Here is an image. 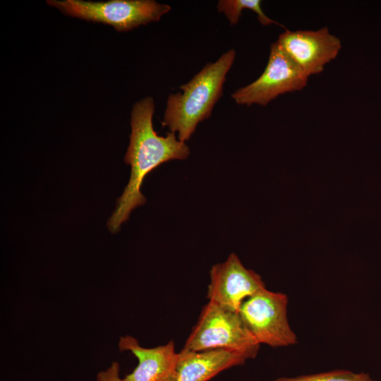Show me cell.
<instances>
[{"label":"cell","instance_id":"obj_10","mask_svg":"<svg viewBox=\"0 0 381 381\" xmlns=\"http://www.w3.org/2000/svg\"><path fill=\"white\" fill-rule=\"evenodd\" d=\"M251 358L234 350L215 349L179 353L177 381H208L220 372L243 365Z\"/></svg>","mask_w":381,"mask_h":381},{"label":"cell","instance_id":"obj_8","mask_svg":"<svg viewBox=\"0 0 381 381\" xmlns=\"http://www.w3.org/2000/svg\"><path fill=\"white\" fill-rule=\"evenodd\" d=\"M308 78L322 72L338 55L341 43L327 27L318 30H286L275 42Z\"/></svg>","mask_w":381,"mask_h":381},{"label":"cell","instance_id":"obj_4","mask_svg":"<svg viewBox=\"0 0 381 381\" xmlns=\"http://www.w3.org/2000/svg\"><path fill=\"white\" fill-rule=\"evenodd\" d=\"M47 4L64 14L88 21L110 25L118 32L129 31L158 21L171 10L168 4L154 0H48Z\"/></svg>","mask_w":381,"mask_h":381},{"label":"cell","instance_id":"obj_13","mask_svg":"<svg viewBox=\"0 0 381 381\" xmlns=\"http://www.w3.org/2000/svg\"><path fill=\"white\" fill-rule=\"evenodd\" d=\"M97 381H123L119 375V363L114 361L107 369L98 373Z\"/></svg>","mask_w":381,"mask_h":381},{"label":"cell","instance_id":"obj_9","mask_svg":"<svg viewBox=\"0 0 381 381\" xmlns=\"http://www.w3.org/2000/svg\"><path fill=\"white\" fill-rule=\"evenodd\" d=\"M119 348L128 351L138 359V365L123 381H177L179 353L174 341L153 348L142 346L129 335L120 337Z\"/></svg>","mask_w":381,"mask_h":381},{"label":"cell","instance_id":"obj_1","mask_svg":"<svg viewBox=\"0 0 381 381\" xmlns=\"http://www.w3.org/2000/svg\"><path fill=\"white\" fill-rule=\"evenodd\" d=\"M154 99L147 97L133 107L131 116V133L124 161L131 167V177L114 212L108 222L109 229L116 232L133 210L145 202L140 187L146 175L161 164L173 159H185L190 149L169 132L165 137L154 131L152 116Z\"/></svg>","mask_w":381,"mask_h":381},{"label":"cell","instance_id":"obj_12","mask_svg":"<svg viewBox=\"0 0 381 381\" xmlns=\"http://www.w3.org/2000/svg\"><path fill=\"white\" fill-rule=\"evenodd\" d=\"M368 373H354L346 370L305 375L297 377H282L273 381H373Z\"/></svg>","mask_w":381,"mask_h":381},{"label":"cell","instance_id":"obj_7","mask_svg":"<svg viewBox=\"0 0 381 381\" xmlns=\"http://www.w3.org/2000/svg\"><path fill=\"white\" fill-rule=\"evenodd\" d=\"M208 301L238 312L245 300L266 288L261 277L247 269L235 253L213 265L210 272Z\"/></svg>","mask_w":381,"mask_h":381},{"label":"cell","instance_id":"obj_14","mask_svg":"<svg viewBox=\"0 0 381 381\" xmlns=\"http://www.w3.org/2000/svg\"><path fill=\"white\" fill-rule=\"evenodd\" d=\"M373 381H375V380H373Z\"/></svg>","mask_w":381,"mask_h":381},{"label":"cell","instance_id":"obj_2","mask_svg":"<svg viewBox=\"0 0 381 381\" xmlns=\"http://www.w3.org/2000/svg\"><path fill=\"white\" fill-rule=\"evenodd\" d=\"M236 58L231 49L215 62L207 64L179 89L182 92L170 94L162 121L172 133H177L181 142L188 140L198 124L208 119L213 107L222 95L226 75Z\"/></svg>","mask_w":381,"mask_h":381},{"label":"cell","instance_id":"obj_5","mask_svg":"<svg viewBox=\"0 0 381 381\" xmlns=\"http://www.w3.org/2000/svg\"><path fill=\"white\" fill-rule=\"evenodd\" d=\"M287 306L286 294L265 288L245 300L238 312L260 344L284 347L297 342L289 323Z\"/></svg>","mask_w":381,"mask_h":381},{"label":"cell","instance_id":"obj_11","mask_svg":"<svg viewBox=\"0 0 381 381\" xmlns=\"http://www.w3.org/2000/svg\"><path fill=\"white\" fill-rule=\"evenodd\" d=\"M244 9L254 11L257 14L259 22L263 25L274 23L286 29L284 26L265 14L260 0H219L217 3L218 11L224 13L231 25L237 24L242 11Z\"/></svg>","mask_w":381,"mask_h":381},{"label":"cell","instance_id":"obj_6","mask_svg":"<svg viewBox=\"0 0 381 381\" xmlns=\"http://www.w3.org/2000/svg\"><path fill=\"white\" fill-rule=\"evenodd\" d=\"M308 79L274 42L263 73L255 81L236 90L231 97L238 104L266 106L280 95L302 90Z\"/></svg>","mask_w":381,"mask_h":381},{"label":"cell","instance_id":"obj_3","mask_svg":"<svg viewBox=\"0 0 381 381\" xmlns=\"http://www.w3.org/2000/svg\"><path fill=\"white\" fill-rule=\"evenodd\" d=\"M260 344L251 334L239 312L208 301L185 342L183 349L204 351L215 349L238 351L255 358Z\"/></svg>","mask_w":381,"mask_h":381}]
</instances>
